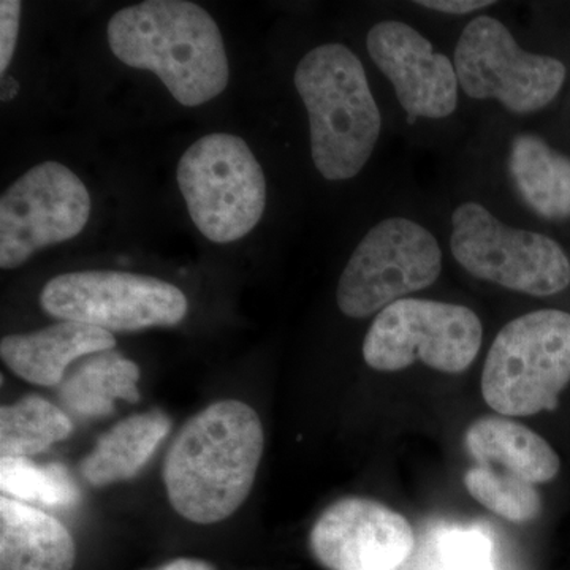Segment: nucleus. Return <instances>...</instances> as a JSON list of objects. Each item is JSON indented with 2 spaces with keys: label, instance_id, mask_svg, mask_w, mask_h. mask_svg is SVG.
<instances>
[{
  "label": "nucleus",
  "instance_id": "nucleus-1",
  "mask_svg": "<svg viewBox=\"0 0 570 570\" xmlns=\"http://www.w3.org/2000/svg\"><path fill=\"white\" fill-rule=\"evenodd\" d=\"M265 434L253 407L217 401L179 431L164 463L170 504L184 519L213 524L228 519L253 490Z\"/></svg>",
  "mask_w": 570,
  "mask_h": 570
},
{
  "label": "nucleus",
  "instance_id": "nucleus-2",
  "mask_svg": "<svg viewBox=\"0 0 570 570\" xmlns=\"http://www.w3.org/2000/svg\"><path fill=\"white\" fill-rule=\"evenodd\" d=\"M107 33L119 61L156 73L184 107L209 102L227 88L223 33L197 3L146 0L112 14Z\"/></svg>",
  "mask_w": 570,
  "mask_h": 570
},
{
  "label": "nucleus",
  "instance_id": "nucleus-3",
  "mask_svg": "<svg viewBox=\"0 0 570 570\" xmlns=\"http://www.w3.org/2000/svg\"><path fill=\"white\" fill-rule=\"evenodd\" d=\"M295 88L309 116L317 170L330 181L354 178L370 160L382 129L363 63L344 45H321L296 67Z\"/></svg>",
  "mask_w": 570,
  "mask_h": 570
},
{
  "label": "nucleus",
  "instance_id": "nucleus-4",
  "mask_svg": "<svg viewBox=\"0 0 570 570\" xmlns=\"http://www.w3.org/2000/svg\"><path fill=\"white\" fill-rule=\"evenodd\" d=\"M570 382V314L534 311L509 322L493 341L482 395L498 414L527 417L553 411Z\"/></svg>",
  "mask_w": 570,
  "mask_h": 570
},
{
  "label": "nucleus",
  "instance_id": "nucleus-5",
  "mask_svg": "<svg viewBox=\"0 0 570 570\" xmlns=\"http://www.w3.org/2000/svg\"><path fill=\"white\" fill-rule=\"evenodd\" d=\"M176 178L195 227L209 242L242 239L264 216V170L243 138L205 135L183 154Z\"/></svg>",
  "mask_w": 570,
  "mask_h": 570
},
{
  "label": "nucleus",
  "instance_id": "nucleus-6",
  "mask_svg": "<svg viewBox=\"0 0 570 570\" xmlns=\"http://www.w3.org/2000/svg\"><path fill=\"white\" fill-rule=\"evenodd\" d=\"M450 247L469 275L509 291L550 296L570 284V262L557 242L509 227L475 202L453 213Z\"/></svg>",
  "mask_w": 570,
  "mask_h": 570
},
{
  "label": "nucleus",
  "instance_id": "nucleus-7",
  "mask_svg": "<svg viewBox=\"0 0 570 570\" xmlns=\"http://www.w3.org/2000/svg\"><path fill=\"white\" fill-rule=\"evenodd\" d=\"M441 268V247L431 232L404 217L382 220L348 258L337 283V306L352 318L381 313L436 283Z\"/></svg>",
  "mask_w": 570,
  "mask_h": 570
},
{
  "label": "nucleus",
  "instance_id": "nucleus-8",
  "mask_svg": "<svg viewBox=\"0 0 570 570\" xmlns=\"http://www.w3.org/2000/svg\"><path fill=\"white\" fill-rule=\"evenodd\" d=\"M482 322L466 306L406 298L377 314L367 330L363 356L377 371L425 363L442 373L468 370L482 346Z\"/></svg>",
  "mask_w": 570,
  "mask_h": 570
},
{
  "label": "nucleus",
  "instance_id": "nucleus-9",
  "mask_svg": "<svg viewBox=\"0 0 570 570\" xmlns=\"http://www.w3.org/2000/svg\"><path fill=\"white\" fill-rule=\"evenodd\" d=\"M45 313L105 332L175 326L187 316L176 285L126 272H75L52 277L40 294Z\"/></svg>",
  "mask_w": 570,
  "mask_h": 570
},
{
  "label": "nucleus",
  "instance_id": "nucleus-10",
  "mask_svg": "<svg viewBox=\"0 0 570 570\" xmlns=\"http://www.w3.org/2000/svg\"><path fill=\"white\" fill-rule=\"evenodd\" d=\"M453 66L469 97L497 99L519 115L553 102L566 80L564 63L521 50L509 29L491 17L475 18L464 28Z\"/></svg>",
  "mask_w": 570,
  "mask_h": 570
},
{
  "label": "nucleus",
  "instance_id": "nucleus-11",
  "mask_svg": "<svg viewBox=\"0 0 570 570\" xmlns=\"http://www.w3.org/2000/svg\"><path fill=\"white\" fill-rule=\"evenodd\" d=\"M91 216V195L70 168L36 165L0 198V266L14 269L45 247L81 234Z\"/></svg>",
  "mask_w": 570,
  "mask_h": 570
},
{
  "label": "nucleus",
  "instance_id": "nucleus-12",
  "mask_svg": "<svg viewBox=\"0 0 570 570\" xmlns=\"http://www.w3.org/2000/svg\"><path fill=\"white\" fill-rule=\"evenodd\" d=\"M415 538L401 513L366 498H344L318 517L309 534L316 560L330 570H395Z\"/></svg>",
  "mask_w": 570,
  "mask_h": 570
},
{
  "label": "nucleus",
  "instance_id": "nucleus-13",
  "mask_svg": "<svg viewBox=\"0 0 570 570\" xmlns=\"http://www.w3.org/2000/svg\"><path fill=\"white\" fill-rule=\"evenodd\" d=\"M366 47L411 118L442 119L456 110L455 66L406 22H377L367 32Z\"/></svg>",
  "mask_w": 570,
  "mask_h": 570
},
{
  "label": "nucleus",
  "instance_id": "nucleus-14",
  "mask_svg": "<svg viewBox=\"0 0 570 570\" xmlns=\"http://www.w3.org/2000/svg\"><path fill=\"white\" fill-rule=\"evenodd\" d=\"M115 346L110 332L61 321L39 332L2 337L0 356L18 377L41 387H59L75 362Z\"/></svg>",
  "mask_w": 570,
  "mask_h": 570
},
{
  "label": "nucleus",
  "instance_id": "nucleus-15",
  "mask_svg": "<svg viewBox=\"0 0 570 570\" xmlns=\"http://www.w3.org/2000/svg\"><path fill=\"white\" fill-rule=\"evenodd\" d=\"M73 538L61 521L40 509L0 499V570H71Z\"/></svg>",
  "mask_w": 570,
  "mask_h": 570
},
{
  "label": "nucleus",
  "instance_id": "nucleus-16",
  "mask_svg": "<svg viewBox=\"0 0 570 570\" xmlns=\"http://www.w3.org/2000/svg\"><path fill=\"white\" fill-rule=\"evenodd\" d=\"M466 449L479 464L501 468L532 485L551 482L561 461L549 442L521 423L483 417L468 428Z\"/></svg>",
  "mask_w": 570,
  "mask_h": 570
},
{
  "label": "nucleus",
  "instance_id": "nucleus-17",
  "mask_svg": "<svg viewBox=\"0 0 570 570\" xmlns=\"http://www.w3.org/2000/svg\"><path fill=\"white\" fill-rule=\"evenodd\" d=\"M163 411L142 412L116 423L81 461V474L94 487L134 479L146 466L170 431Z\"/></svg>",
  "mask_w": 570,
  "mask_h": 570
},
{
  "label": "nucleus",
  "instance_id": "nucleus-18",
  "mask_svg": "<svg viewBox=\"0 0 570 570\" xmlns=\"http://www.w3.org/2000/svg\"><path fill=\"white\" fill-rule=\"evenodd\" d=\"M140 367L116 351L99 352L78 360L59 385V397L73 414L102 419L115 411L118 400L137 403Z\"/></svg>",
  "mask_w": 570,
  "mask_h": 570
},
{
  "label": "nucleus",
  "instance_id": "nucleus-19",
  "mask_svg": "<svg viewBox=\"0 0 570 570\" xmlns=\"http://www.w3.org/2000/svg\"><path fill=\"white\" fill-rule=\"evenodd\" d=\"M517 193L532 212L550 220L570 217V157L551 149L538 135H519L509 154Z\"/></svg>",
  "mask_w": 570,
  "mask_h": 570
},
{
  "label": "nucleus",
  "instance_id": "nucleus-20",
  "mask_svg": "<svg viewBox=\"0 0 570 570\" xmlns=\"http://www.w3.org/2000/svg\"><path fill=\"white\" fill-rule=\"evenodd\" d=\"M71 420L62 409L37 395L21 397L0 409L2 456L31 459L70 436Z\"/></svg>",
  "mask_w": 570,
  "mask_h": 570
},
{
  "label": "nucleus",
  "instance_id": "nucleus-21",
  "mask_svg": "<svg viewBox=\"0 0 570 570\" xmlns=\"http://www.w3.org/2000/svg\"><path fill=\"white\" fill-rule=\"evenodd\" d=\"M0 489L20 502H36L48 508L77 504L80 491L62 464L39 466L29 459L2 456Z\"/></svg>",
  "mask_w": 570,
  "mask_h": 570
},
{
  "label": "nucleus",
  "instance_id": "nucleus-22",
  "mask_svg": "<svg viewBox=\"0 0 570 570\" xmlns=\"http://www.w3.org/2000/svg\"><path fill=\"white\" fill-rule=\"evenodd\" d=\"M464 485L475 501L502 519L524 523L542 512L535 487L508 471L478 464L464 474Z\"/></svg>",
  "mask_w": 570,
  "mask_h": 570
},
{
  "label": "nucleus",
  "instance_id": "nucleus-23",
  "mask_svg": "<svg viewBox=\"0 0 570 570\" xmlns=\"http://www.w3.org/2000/svg\"><path fill=\"white\" fill-rule=\"evenodd\" d=\"M438 570H494L491 542L482 532L453 530L438 546Z\"/></svg>",
  "mask_w": 570,
  "mask_h": 570
},
{
  "label": "nucleus",
  "instance_id": "nucleus-24",
  "mask_svg": "<svg viewBox=\"0 0 570 570\" xmlns=\"http://www.w3.org/2000/svg\"><path fill=\"white\" fill-rule=\"evenodd\" d=\"M22 3L18 0H2L0 2V75L6 77L14 48H17L18 32H20V17Z\"/></svg>",
  "mask_w": 570,
  "mask_h": 570
},
{
  "label": "nucleus",
  "instance_id": "nucleus-25",
  "mask_svg": "<svg viewBox=\"0 0 570 570\" xmlns=\"http://www.w3.org/2000/svg\"><path fill=\"white\" fill-rule=\"evenodd\" d=\"M417 6L441 11V13L468 14L494 6V2H489V0H423V2H417Z\"/></svg>",
  "mask_w": 570,
  "mask_h": 570
},
{
  "label": "nucleus",
  "instance_id": "nucleus-26",
  "mask_svg": "<svg viewBox=\"0 0 570 570\" xmlns=\"http://www.w3.org/2000/svg\"><path fill=\"white\" fill-rule=\"evenodd\" d=\"M156 570H216L209 562L202 560H193V558H178L164 564L163 568Z\"/></svg>",
  "mask_w": 570,
  "mask_h": 570
},
{
  "label": "nucleus",
  "instance_id": "nucleus-27",
  "mask_svg": "<svg viewBox=\"0 0 570 570\" xmlns=\"http://www.w3.org/2000/svg\"><path fill=\"white\" fill-rule=\"evenodd\" d=\"M18 91H20V86H18L17 80L11 77L2 78V100L3 102H9V100L13 99L17 96Z\"/></svg>",
  "mask_w": 570,
  "mask_h": 570
}]
</instances>
